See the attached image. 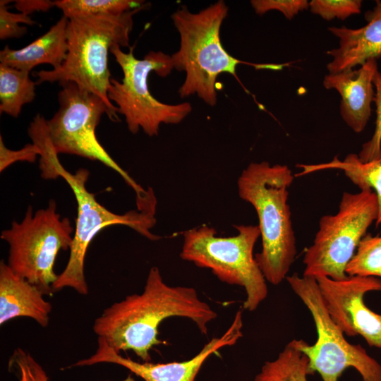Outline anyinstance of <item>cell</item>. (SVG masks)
Wrapping results in <instances>:
<instances>
[{"label":"cell","instance_id":"18","mask_svg":"<svg viewBox=\"0 0 381 381\" xmlns=\"http://www.w3.org/2000/svg\"><path fill=\"white\" fill-rule=\"evenodd\" d=\"M298 167L303 169L301 174L322 169H340L361 190L367 189L373 190L376 195L378 205L375 224L376 226L381 225V157L373 161L363 162L359 159L358 155L349 154L344 160L334 157L332 161L327 163L299 164Z\"/></svg>","mask_w":381,"mask_h":381},{"label":"cell","instance_id":"1","mask_svg":"<svg viewBox=\"0 0 381 381\" xmlns=\"http://www.w3.org/2000/svg\"><path fill=\"white\" fill-rule=\"evenodd\" d=\"M217 316L193 287L166 284L157 267L147 274L143 292L127 296L104 309L94 322L93 331L117 353L131 350L145 362L150 351L162 344L158 327L166 318L182 317L192 320L207 334L208 325Z\"/></svg>","mask_w":381,"mask_h":381},{"label":"cell","instance_id":"24","mask_svg":"<svg viewBox=\"0 0 381 381\" xmlns=\"http://www.w3.org/2000/svg\"><path fill=\"white\" fill-rule=\"evenodd\" d=\"M362 1L360 0H312L309 8L315 15L326 20L334 18L345 20L361 12Z\"/></svg>","mask_w":381,"mask_h":381},{"label":"cell","instance_id":"19","mask_svg":"<svg viewBox=\"0 0 381 381\" xmlns=\"http://www.w3.org/2000/svg\"><path fill=\"white\" fill-rule=\"evenodd\" d=\"M30 73L0 63V113L18 117L24 104L35 97V85Z\"/></svg>","mask_w":381,"mask_h":381},{"label":"cell","instance_id":"27","mask_svg":"<svg viewBox=\"0 0 381 381\" xmlns=\"http://www.w3.org/2000/svg\"><path fill=\"white\" fill-rule=\"evenodd\" d=\"M250 4L258 15L274 10L281 12L288 20L309 8L307 0H252Z\"/></svg>","mask_w":381,"mask_h":381},{"label":"cell","instance_id":"10","mask_svg":"<svg viewBox=\"0 0 381 381\" xmlns=\"http://www.w3.org/2000/svg\"><path fill=\"white\" fill-rule=\"evenodd\" d=\"M58 94L59 109L53 117L46 120L49 141L56 154H69L99 161L118 173L135 193L140 202L149 192L122 169L98 141L95 129L103 114L118 121L105 102L97 95L67 82L61 85Z\"/></svg>","mask_w":381,"mask_h":381},{"label":"cell","instance_id":"20","mask_svg":"<svg viewBox=\"0 0 381 381\" xmlns=\"http://www.w3.org/2000/svg\"><path fill=\"white\" fill-rule=\"evenodd\" d=\"M308 358L298 348L296 339L289 342L272 361H267L255 381H308Z\"/></svg>","mask_w":381,"mask_h":381},{"label":"cell","instance_id":"6","mask_svg":"<svg viewBox=\"0 0 381 381\" xmlns=\"http://www.w3.org/2000/svg\"><path fill=\"white\" fill-rule=\"evenodd\" d=\"M238 234L229 237L217 236L206 225L184 231L180 257L196 266L207 268L222 282L244 288L243 309L254 311L266 298V279L253 255L260 236L258 226L234 225Z\"/></svg>","mask_w":381,"mask_h":381},{"label":"cell","instance_id":"8","mask_svg":"<svg viewBox=\"0 0 381 381\" xmlns=\"http://www.w3.org/2000/svg\"><path fill=\"white\" fill-rule=\"evenodd\" d=\"M73 234L70 220L61 218L54 200L35 212L29 206L20 222L13 221L1 231V239L8 245L7 265L44 295H51L58 278L54 272L56 256L70 249Z\"/></svg>","mask_w":381,"mask_h":381},{"label":"cell","instance_id":"5","mask_svg":"<svg viewBox=\"0 0 381 381\" xmlns=\"http://www.w3.org/2000/svg\"><path fill=\"white\" fill-rule=\"evenodd\" d=\"M89 174L85 168L71 174L64 169L59 157L52 159L45 171V179L63 178L71 187L77 202V217L70 255L64 270L52 286L54 292L64 288H71L79 294H88L84 272L85 255L90 242L105 227L124 225L151 241L161 238V236L151 232L156 224L157 205L124 214L111 212L98 202L95 195L87 189Z\"/></svg>","mask_w":381,"mask_h":381},{"label":"cell","instance_id":"12","mask_svg":"<svg viewBox=\"0 0 381 381\" xmlns=\"http://www.w3.org/2000/svg\"><path fill=\"white\" fill-rule=\"evenodd\" d=\"M315 279L332 320L344 334L361 335L370 346L381 349V315L363 302L366 293L381 291V279L348 276L341 280L327 277Z\"/></svg>","mask_w":381,"mask_h":381},{"label":"cell","instance_id":"23","mask_svg":"<svg viewBox=\"0 0 381 381\" xmlns=\"http://www.w3.org/2000/svg\"><path fill=\"white\" fill-rule=\"evenodd\" d=\"M8 369L14 372L18 381H49L42 366L30 353L21 348L14 350L8 361ZM122 381H136L128 376Z\"/></svg>","mask_w":381,"mask_h":381},{"label":"cell","instance_id":"9","mask_svg":"<svg viewBox=\"0 0 381 381\" xmlns=\"http://www.w3.org/2000/svg\"><path fill=\"white\" fill-rule=\"evenodd\" d=\"M377 212V200L373 190L344 192L338 212L320 219L313 243L303 256V275L346 279V266L368 229L376 221Z\"/></svg>","mask_w":381,"mask_h":381},{"label":"cell","instance_id":"21","mask_svg":"<svg viewBox=\"0 0 381 381\" xmlns=\"http://www.w3.org/2000/svg\"><path fill=\"white\" fill-rule=\"evenodd\" d=\"M55 6L68 19L79 16H120L144 6L137 0H56Z\"/></svg>","mask_w":381,"mask_h":381},{"label":"cell","instance_id":"4","mask_svg":"<svg viewBox=\"0 0 381 381\" xmlns=\"http://www.w3.org/2000/svg\"><path fill=\"white\" fill-rule=\"evenodd\" d=\"M144 6L120 16H79L68 19V52L63 64L57 69L35 72L37 84L44 82L76 83L99 96L119 120L118 109L108 98L111 73L108 54L114 44L129 47L134 14Z\"/></svg>","mask_w":381,"mask_h":381},{"label":"cell","instance_id":"28","mask_svg":"<svg viewBox=\"0 0 381 381\" xmlns=\"http://www.w3.org/2000/svg\"><path fill=\"white\" fill-rule=\"evenodd\" d=\"M39 148L33 143H28L23 148L13 150L6 147L1 135L0 136V171L2 172L12 164L17 162L33 163L40 156Z\"/></svg>","mask_w":381,"mask_h":381},{"label":"cell","instance_id":"25","mask_svg":"<svg viewBox=\"0 0 381 381\" xmlns=\"http://www.w3.org/2000/svg\"><path fill=\"white\" fill-rule=\"evenodd\" d=\"M375 94L374 102L376 109L375 126L371 138L365 143L358 155L363 162H368L381 157V73L377 71L373 78Z\"/></svg>","mask_w":381,"mask_h":381},{"label":"cell","instance_id":"22","mask_svg":"<svg viewBox=\"0 0 381 381\" xmlns=\"http://www.w3.org/2000/svg\"><path fill=\"white\" fill-rule=\"evenodd\" d=\"M348 276L381 278V236L366 234L346 268Z\"/></svg>","mask_w":381,"mask_h":381},{"label":"cell","instance_id":"17","mask_svg":"<svg viewBox=\"0 0 381 381\" xmlns=\"http://www.w3.org/2000/svg\"><path fill=\"white\" fill-rule=\"evenodd\" d=\"M68 23V19L63 16L46 33L25 47L13 49L6 46L0 52L1 64L28 73L42 64L59 68L67 55Z\"/></svg>","mask_w":381,"mask_h":381},{"label":"cell","instance_id":"7","mask_svg":"<svg viewBox=\"0 0 381 381\" xmlns=\"http://www.w3.org/2000/svg\"><path fill=\"white\" fill-rule=\"evenodd\" d=\"M110 52L121 68L123 77L121 82L111 78L108 98L116 104L117 112L124 116L132 133L142 129L149 136L157 135L162 123H179L191 112L189 102L164 104L149 90L147 79L151 72L166 77L174 68L171 56L150 52L138 59L133 54V47L126 53L119 44L113 45Z\"/></svg>","mask_w":381,"mask_h":381},{"label":"cell","instance_id":"11","mask_svg":"<svg viewBox=\"0 0 381 381\" xmlns=\"http://www.w3.org/2000/svg\"><path fill=\"white\" fill-rule=\"evenodd\" d=\"M286 279L310 312L315 325L318 338L313 345L296 339L298 348L308 358L310 375L318 372L322 381H338L346 368H353L363 381H381V365L361 345L348 342L332 320L317 280L297 274Z\"/></svg>","mask_w":381,"mask_h":381},{"label":"cell","instance_id":"29","mask_svg":"<svg viewBox=\"0 0 381 381\" xmlns=\"http://www.w3.org/2000/svg\"><path fill=\"white\" fill-rule=\"evenodd\" d=\"M14 2L15 7L28 16L35 11H47L55 6L54 1L49 0H18Z\"/></svg>","mask_w":381,"mask_h":381},{"label":"cell","instance_id":"14","mask_svg":"<svg viewBox=\"0 0 381 381\" xmlns=\"http://www.w3.org/2000/svg\"><path fill=\"white\" fill-rule=\"evenodd\" d=\"M377 71V59H370L357 70L329 73L324 78V87L341 95V118L356 133L365 129L370 117L375 94L373 78Z\"/></svg>","mask_w":381,"mask_h":381},{"label":"cell","instance_id":"3","mask_svg":"<svg viewBox=\"0 0 381 381\" xmlns=\"http://www.w3.org/2000/svg\"><path fill=\"white\" fill-rule=\"evenodd\" d=\"M294 175L286 165L251 162L237 181L239 197L258 214L262 250L255 258L270 283L287 277L296 254V237L288 204Z\"/></svg>","mask_w":381,"mask_h":381},{"label":"cell","instance_id":"13","mask_svg":"<svg viewBox=\"0 0 381 381\" xmlns=\"http://www.w3.org/2000/svg\"><path fill=\"white\" fill-rule=\"evenodd\" d=\"M243 313L238 310L227 329L219 337L212 338L192 358L181 362L167 363H139L123 357L107 342L97 338L95 353L82 359L73 366L91 365L101 363H114L123 366L143 381H195L205 361L221 349L234 345L242 337Z\"/></svg>","mask_w":381,"mask_h":381},{"label":"cell","instance_id":"2","mask_svg":"<svg viewBox=\"0 0 381 381\" xmlns=\"http://www.w3.org/2000/svg\"><path fill=\"white\" fill-rule=\"evenodd\" d=\"M227 13L224 1H218L198 13L183 7L172 13V21L180 35V47L171 58L174 68L186 73L179 90L181 97L197 95L208 105L214 106L217 79L221 73H230L238 80L236 67L241 64L272 71H280L291 64H254L231 56L220 40L221 26Z\"/></svg>","mask_w":381,"mask_h":381},{"label":"cell","instance_id":"26","mask_svg":"<svg viewBox=\"0 0 381 381\" xmlns=\"http://www.w3.org/2000/svg\"><path fill=\"white\" fill-rule=\"evenodd\" d=\"M12 1H0V39L18 38L27 32V28L20 25L25 23L33 25L36 23L32 18L23 13H14L8 10L7 4Z\"/></svg>","mask_w":381,"mask_h":381},{"label":"cell","instance_id":"16","mask_svg":"<svg viewBox=\"0 0 381 381\" xmlns=\"http://www.w3.org/2000/svg\"><path fill=\"white\" fill-rule=\"evenodd\" d=\"M35 285L17 275L4 260L0 262V325L18 317L49 325L52 305Z\"/></svg>","mask_w":381,"mask_h":381},{"label":"cell","instance_id":"15","mask_svg":"<svg viewBox=\"0 0 381 381\" xmlns=\"http://www.w3.org/2000/svg\"><path fill=\"white\" fill-rule=\"evenodd\" d=\"M367 23L357 29L330 27L339 41V47L327 52L332 60L327 64L329 73H337L362 66L370 59L381 58V1L365 13Z\"/></svg>","mask_w":381,"mask_h":381}]
</instances>
